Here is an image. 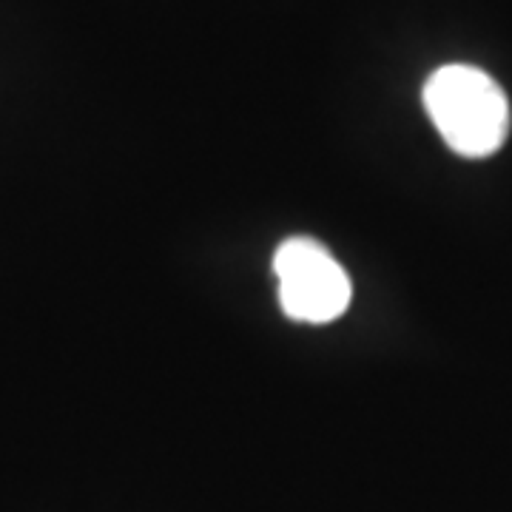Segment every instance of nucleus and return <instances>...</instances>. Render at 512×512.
Listing matches in <instances>:
<instances>
[{
	"mask_svg": "<svg viewBox=\"0 0 512 512\" xmlns=\"http://www.w3.org/2000/svg\"><path fill=\"white\" fill-rule=\"evenodd\" d=\"M421 97L441 140L461 157L481 160L507 143L510 100L493 77L476 66H441L427 77Z\"/></svg>",
	"mask_w": 512,
	"mask_h": 512,
	"instance_id": "obj_1",
	"label": "nucleus"
},
{
	"mask_svg": "<svg viewBox=\"0 0 512 512\" xmlns=\"http://www.w3.org/2000/svg\"><path fill=\"white\" fill-rule=\"evenodd\" d=\"M279 305L288 319L328 325L348 311L353 288L339 259L313 237L285 239L274 254Z\"/></svg>",
	"mask_w": 512,
	"mask_h": 512,
	"instance_id": "obj_2",
	"label": "nucleus"
}]
</instances>
